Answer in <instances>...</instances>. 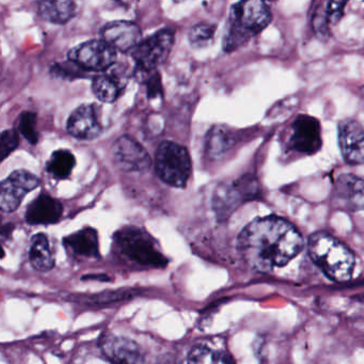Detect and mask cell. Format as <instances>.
Returning <instances> with one entry per match:
<instances>
[{
    "label": "cell",
    "mask_w": 364,
    "mask_h": 364,
    "mask_svg": "<svg viewBox=\"0 0 364 364\" xmlns=\"http://www.w3.org/2000/svg\"><path fill=\"white\" fill-rule=\"evenodd\" d=\"M345 1H326L319 4L312 16V27L314 33L319 37H328L331 28L341 20Z\"/></svg>",
    "instance_id": "ffe728a7"
},
{
    "label": "cell",
    "mask_w": 364,
    "mask_h": 364,
    "mask_svg": "<svg viewBox=\"0 0 364 364\" xmlns=\"http://www.w3.org/2000/svg\"><path fill=\"white\" fill-rule=\"evenodd\" d=\"M40 178L26 170L12 172L0 184V208L4 213L18 210L27 193L37 188Z\"/></svg>",
    "instance_id": "ba28073f"
},
{
    "label": "cell",
    "mask_w": 364,
    "mask_h": 364,
    "mask_svg": "<svg viewBox=\"0 0 364 364\" xmlns=\"http://www.w3.org/2000/svg\"><path fill=\"white\" fill-rule=\"evenodd\" d=\"M39 14L46 22L63 25L71 21L76 14L74 1H40Z\"/></svg>",
    "instance_id": "44dd1931"
},
{
    "label": "cell",
    "mask_w": 364,
    "mask_h": 364,
    "mask_svg": "<svg viewBox=\"0 0 364 364\" xmlns=\"http://www.w3.org/2000/svg\"><path fill=\"white\" fill-rule=\"evenodd\" d=\"M309 253L328 278L338 282L350 279L355 267V257L333 236L325 232L313 234L309 240Z\"/></svg>",
    "instance_id": "3957f363"
},
{
    "label": "cell",
    "mask_w": 364,
    "mask_h": 364,
    "mask_svg": "<svg viewBox=\"0 0 364 364\" xmlns=\"http://www.w3.org/2000/svg\"><path fill=\"white\" fill-rule=\"evenodd\" d=\"M53 71L56 72L57 75L63 76L65 77H80L84 76L85 70L78 67L75 63L69 60V63H63V65H56L53 68Z\"/></svg>",
    "instance_id": "f1b7e54d"
},
{
    "label": "cell",
    "mask_w": 364,
    "mask_h": 364,
    "mask_svg": "<svg viewBox=\"0 0 364 364\" xmlns=\"http://www.w3.org/2000/svg\"><path fill=\"white\" fill-rule=\"evenodd\" d=\"M302 247L304 240L297 229L274 216L255 219L238 237L242 259L249 267L261 272L287 265Z\"/></svg>",
    "instance_id": "6da1fadb"
},
{
    "label": "cell",
    "mask_w": 364,
    "mask_h": 364,
    "mask_svg": "<svg viewBox=\"0 0 364 364\" xmlns=\"http://www.w3.org/2000/svg\"><path fill=\"white\" fill-rule=\"evenodd\" d=\"M127 84V75L119 68H110L102 75L93 80L92 91L99 101L114 103L122 93Z\"/></svg>",
    "instance_id": "2e32d148"
},
{
    "label": "cell",
    "mask_w": 364,
    "mask_h": 364,
    "mask_svg": "<svg viewBox=\"0 0 364 364\" xmlns=\"http://www.w3.org/2000/svg\"><path fill=\"white\" fill-rule=\"evenodd\" d=\"M68 58L86 72L108 71L116 63L117 50L103 40H93L70 50Z\"/></svg>",
    "instance_id": "52a82bcc"
},
{
    "label": "cell",
    "mask_w": 364,
    "mask_h": 364,
    "mask_svg": "<svg viewBox=\"0 0 364 364\" xmlns=\"http://www.w3.org/2000/svg\"><path fill=\"white\" fill-rule=\"evenodd\" d=\"M112 159L119 169L141 172L150 168L152 161L144 146L129 136H122L112 146Z\"/></svg>",
    "instance_id": "9c48e42d"
},
{
    "label": "cell",
    "mask_w": 364,
    "mask_h": 364,
    "mask_svg": "<svg viewBox=\"0 0 364 364\" xmlns=\"http://www.w3.org/2000/svg\"><path fill=\"white\" fill-rule=\"evenodd\" d=\"M68 252L78 259H95L99 257V236L97 230L86 228L63 240Z\"/></svg>",
    "instance_id": "ac0fdd59"
},
{
    "label": "cell",
    "mask_w": 364,
    "mask_h": 364,
    "mask_svg": "<svg viewBox=\"0 0 364 364\" xmlns=\"http://www.w3.org/2000/svg\"><path fill=\"white\" fill-rule=\"evenodd\" d=\"M117 251L129 265L137 268H161L167 265L154 238L139 228L127 227L114 235Z\"/></svg>",
    "instance_id": "277c9868"
},
{
    "label": "cell",
    "mask_w": 364,
    "mask_h": 364,
    "mask_svg": "<svg viewBox=\"0 0 364 364\" xmlns=\"http://www.w3.org/2000/svg\"><path fill=\"white\" fill-rule=\"evenodd\" d=\"M233 144V136L229 129L221 127H212L206 137V153L212 159H218L228 152Z\"/></svg>",
    "instance_id": "603a6c76"
},
{
    "label": "cell",
    "mask_w": 364,
    "mask_h": 364,
    "mask_svg": "<svg viewBox=\"0 0 364 364\" xmlns=\"http://www.w3.org/2000/svg\"><path fill=\"white\" fill-rule=\"evenodd\" d=\"M70 135L76 139L92 140L99 137L103 131L97 119L95 105H82L76 108L67 124Z\"/></svg>",
    "instance_id": "4fadbf2b"
},
{
    "label": "cell",
    "mask_w": 364,
    "mask_h": 364,
    "mask_svg": "<svg viewBox=\"0 0 364 364\" xmlns=\"http://www.w3.org/2000/svg\"><path fill=\"white\" fill-rule=\"evenodd\" d=\"M157 176L169 186L181 188L186 185L191 173L188 151L173 141H163L155 155Z\"/></svg>",
    "instance_id": "5b68a950"
},
{
    "label": "cell",
    "mask_w": 364,
    "mask_h": 364,
    "mask_svg": "<svg viewBox=\"0 0 364 364\" xmlns=\"http://www.w3.org/2000/svg\"><path fill=\"white\" fill-rule=\"evenodd\" d=\"M18 129L26 138L29 144L36 146L39 141V134L37 131V116L33 112H25L21 114L18 121Z\"/></svg>",
    "instance_id": "4316f807"
},
{
    "label": "cell",
    "mask_w": 364,
    "mask_h": 364,
    "mask_svg": "<svg viewBox=\"0 0 364 364\" xmlns=\"http://www.w3.org/2000/svg\"><path fill=\"white\" fill-rule=\"evenodd\" d=\"M102 40L117 52L133 50L141 42V31L129 21H114L108 23L101 31Z\"/></svg>",
    "instance_id": "7c38bea8"
},
{
    "label": "cell",
    "mask_w": 364,
    "mask_h": 364,
    "mask_svg": "<svg viewBox=\"0 0 364 364\" xmlns=\"http://www.w3.org/2000/svg\"><path fill=\"white\" fill-rule=\"evenodd\" d=\"M338 201L350 210H364V178L342 174L336 182Z\"/></svg>",
    "instance_id": "e0dca14e"
},
{
    "label": "cell",
    "mask_w": 364,
    "mask_h": 364,
    "mask_svg": "<svg viewBox=\"0 0 364 364\" xmlns=\"http://www.w3.org/2000/svg\"><path fill=\"white\" fill-rule=\"evenodd\" d=\"M291 148L301 154L313 155L321 148V124L317 119L300 114L291 125Z\"/></svg>",
    "instance_id": "30bf717a"
},
{
    "label": "cell",
    "mask_w": 364,
    "mask_h": 364,
    "mask_svg": "<svg viewBox=\"0 0 364 364\" xmlns=\"http://www.w3.org/2000/svg\"><path fill=\"white\" fill-rule=\"evenodd\" d=\"M174 44L173 29L166 28L140 42L133 50L132 57L136 63V69L142 73H152L157 67L163 65Z\"/></svg>",
    "instance_id": "8992f818"
},
{
    "label": "cell",
    "mask_w": 364,
    "mask_h": 364,
    "mask_svg": "<svg viewBox=\"0 0 364 364\" xmlns=\"http://www.w3.org/2000/svg\"><path fill=\"white\" fill-rule=\"evenodd\" d=\"M338 144L346 163H364V129L357 121L343 120L338 123Z\"/></svg>",
    "instance_id": "8fae6325"
},
{
    "label": "cell",
    "mask_w": 364,
    "mask_h": 364,
    "mask_svg": "<svg viewBox=\"0 0 364 364\" xmlns=\"http://www.w3.org/2000/svg\"><path fill=\"white\" fill-rule=\"evenodd\" d=\"M248 188H252L248 184V180L238 181L230 186L219 187L213 200L217 214L225 216L232 213L240 201L250 197Z\"/></svg>",
    "instance_id": "d6986e66"
},
{
    "label": "cell",
    "mask_w": 364,
    "mask_h": 364,
    "mask_svg": "<svg viewBox=\"0 0 364 364\" xmlns=\"http://www.w3.org/2000/svg\"><path fill=\"white\" fill-rule=\"evenodd\" d=\"M188 364H234L221 351L213 350L206 346H196L188 355Z\"/></svg>",
    "instance_id": "d4e9b609"
},
{
    "label": "cell",
    "mask_w": 364,
    "mask_h": 364,
    "mask_svg": "<svg viewBox=\"0 0 364 364\" xmlns=\"http://www.w3.org/2000/svg\"><path fill=\"white\" fill-rule=\"evenodd\" d=\"M29 259L31 265L39 272H48L54 267V257L46 234L39 233L33 236L29 250Z\"/></svg>",
    "instance_id": "7402d4cb"
},
{
    "label": "cell",
    "mask_w": 364,
    "mask_h": 364,
    "mask_svg": "<svg viewBox=\"0 0 364 364\" xmlns=\"http://www.w3.org/2000/svg\"><path fill=\"white\" fill-rule=\"evenodd\" d=\"M101 349L114 364H144L139 347L129 338L106 336L102 338Z\"/></svg>",
    "instance_id": "5bb4252c"
},
{
    "label": "cell",
    "mask_w": 364,
    "mask_h": 364,
    "mask_svg": "<svg viewBox=\"0 0 364 364\" xmlns=\"http://www.w3.org/2000/svg\"><path fill=\"white\" fill-rule=\"evenodd\" d=\"M76 165L75 156L68 150L55 151L48 161V173L57 180H65L71 176Z\"/></svg>",
    "instance_id": "cb8c5ba5"
},
{
    "label": "cell",
    "mask_w": 364,
    "mask_h": 364,
    "mask_svg": "<svg viewBox=\"0 0 364 364\" xmlns=\"http://www.w3.org/2000/svg\"><path fill=\"white\" fill-rule=\"evenodd\" d=\"M146 93L149 99H156L163 95L161 76L156 71L152 72L149 76V80H146Z\"/></svg>",
    "instance_id": "f546056e"
},
{
    "label": "cell",
    "mask_w": 364,
    "mask_h": 364,
    "mask_svg": "<svg viewBox=\"0 0 364 364\" xmlns=\"http://www.w3.org/2000/svg\"><path fill=\"white\" fill-rule=\"evenodd\" d=\"M20 137L16 129H7L1 134L0 139V154H1V161H5L14 150L18 146Z\"/></svg>",
    "instance_id": "83f0119b"
},
{
    "label": "cell",
    "mask_w": 364,
    "mask_h": 364,
    "mask_svg": "<svg viewBox=\"0 0 364 364\" xmlns=\"http://www.w3.org/2000/svg\"><path fill=\"white\" fill-rule=\"evenodd\" d=\"M216 33V25L210 23H199L189 29L188 40L193 48H208Z\"/></svg>",
    "instance_id": "484cf974"
},
{
    "label": "cell",
    "mask_w": 364,
    "mask_h": 364,
    "mask_svg": "<svg viewBox=\"0 0 364 364\" xmlns=\"http://www.w3.org/2000/svg\"><path fill=\"white\" fill-rule=\"evenodd\" d=\"M63 204L48 193H42L26 210L25 219L29 225H52L63 216Z\"/></svg>",
    "instance_id": "9a60e30c"
},
{
    "label": "cell",
    "mask_w": 364,
    "mask_h": 364,
    "mask_svg": "<svg viewBox=\"0 0 364 364\" xmlns=\"http://www.w3.org/2000/svg\"><path fill=\"white\" fill-rule=\"evenodd\" d=\"M270 22L272 12L263 1H240L232 6L223 40L225 52L230 53L240 48L263 31Z\"/></svg>",
    "instance_id": "7a4b0ae2"
}]
</instances>
